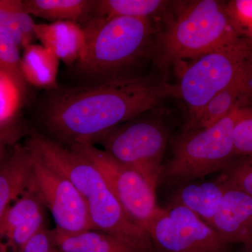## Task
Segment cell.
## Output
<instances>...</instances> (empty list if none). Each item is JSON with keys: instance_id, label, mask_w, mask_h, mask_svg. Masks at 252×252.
<instances>
[{"instance_id": "ba28073f", "label": "cell", "mask_w": 252, "mask_h": 252, "mask_svg": "<svg viewBox=\"0 0 252 252\" xmlns=\"http://www.w3.org/2000/svg\"><path fill=\"white\" fill-rule=\"evenodd\" d=\"M70 149L96 167L127 216L146 231L158 206L156 202V190L143 176L93 144H72Z\"/></svg>"}, {"instance_id": "9a60e30c", "label": "cell", "mask_w": 252, "mask_h": 252, "mask_svg": "<svg viewBox=\"0 0 252 252\" xmlns=\"http://www.w3.org/2000/svg\"><path fill=\"white\" fill-rule=\"evenodd\" d=\"M31 175V157L27 148L16 146L0 167V223L11 204L28 187Z\"/></svg>"}, {"instance_id": "4316f807", "label": "cell", "mask_w": 252, "mask_h": 252, "mask_svg": "<svg viewBox=\"0 0 252 252\" xmlns=\"http://www.w3.org/2000/svg\"><path fill=\"white\" fill-rule=\"evenodd\" d=\"M20 134V127L12 122L0 124V146H7L14 143L18 140Z\"/></svg>"}, {"instance_id": "8992f818", "label": "cell", "mask_w": 252, "mask_h": 252, "mask_svg": "<svg viewBox=\"0 0 252 252\" xmlns=\"http://www.w3.org/2000/svg\"><path fill=\"white\" fill-rule=\"evenodd\" d=\"M168 140L169 131L161 122L142 120L117 126L94 143L100 144L118 161L137 170L156 190Z\"/></svg>"}, {"instance_id": "ffe728a7", "label": "cell", "mask_w": 252, "mask_h": 252, "mask_svg": "<svg viewBox=\"0 0 252 252\" xmlns=\"http://www.w3.org/2000/svg\"><path fill=\"white\" fill-rule=\"evenodd\" d=\"M35 23L26 12L21 0H0V34L18 48L32 44Z\"/></svg>"}, {"instance_id": "4fadbf2b", "label": "cell", "mask_w": 252, "mask_h": 252, "mask_svg": "<svg viewBox=\"0 0 252 252\" xmlns=\"http://www.w3.org/2000/svg\"><path fill=\"white\" fill-rule=\"evenodd\" d=\"M34 32L42 45L51 49L66 64L78 62L85 51L86 34L78 23L67 21L50 24L35 23Z\"/></svg>"}, {"instance_id": "7402d4cb", "label": "cell", "mask_w": 252, "mask_h": 252, "mask_svg": "<svg viewBox=\"0 0 252 252\" xmlns=\"http://www.w3.org/2000/svg\"><path fill=\"white\" fill-rule=\"evenodd\" d=\"M0 76L9 79L22 92L25 79L21 67L19 48L0 34Z\"/></svg>"}, {"instance_id": "ac0fdd59", "label": "cell", "mask_w": 252, "mask_h": 252, "mask_svg": "<svg viewBox=\"0 0 252 252\" xmlns=\"http://www.w3.org/2000/svg\"><path fill=\"white\" fill-rule=\"evenodd\" d=\"M59 61L45 46L29 44L24 48L21 58L23 77L36 87L54 90L58 88Z\"/></svg>"}, {"instance_id": "83f0119b", "label": "cell", "mask_w": 252, "mask_h": 252, "mask_svg": "<svg viewBox=\"0 0 252 252\" xmlns=\"http://www.w3.org/2000/svg\"><path fill=\"white\" fill-rule=\"evenodd\" d=\"M6 146L1 145L0 146V167L1 164L4 162L5 159V151H6Z\"/></svg>"}, {"instance_id": "d4e9b609", "label": "cell", "mask_w": 252, "mask_h": 252, "mask_svg": "<svg viewBox=\"0 0 252 252\" xmlns=\"http://www.w3.org/2000/svg\"><path fill=\"white\" fill-rule=\"evenodd\" d=\"M21 94L12 81L0 76V124L12 122L19 105Z\"/></svg>"}, {"instance_id": "e0dca14e", "label": "cell", "mask_w": 252, "mask_h": 252, "mask_svg": "<svg viewBox=\"0 0 252 252\" xmlns=\"http://www.w3.org/2000/svg\"><path fill=\"white\" fill-rule=\"evenodd\" d=\"M95 0H25L30 16L54 22L72 21L80 25L91 19Z\"/></svg>"}, {"instance_id": "5bb4252c", "label": "cell", "mask_w": 252, "mask_h": 252, "mask_svg": "<svg viewBox=\"0 0 252 252\" xmlns=\"http://www.w3.org/2000/svg\"><path fill=\"white\" fill-rule=\"evenodd\" d=\"M225 189L217 179L193 181L179 185L170 203L187 207L209 225L220 207Z\"/></svg>"}, {"instance_id": "8fae6325", "label": "cell", "mask_w": 252, "mask_h": 252, "mask_svg": "<svg viewBox=\"0 0 252 252\" xmlns=\"http://www.w3.org/2000/svg\"><path fill=\"white\" fill-rule=\"evenodd\" d=\"M44 204L31 180L0 223V252H20L44 228Z\"/></svg>"}, {"instance_id": "cb8c5ba5", "label": "cell", "mask_w": 252, "mask_h": 252, "mask_svg": "<svg viewBox=\"0 0 252 252\" xmlns=\"http://www.w3.org/2000/svg\"><path fill=\"white\" fill-rule=\"evenodd\" d=\"M235 157L252 155V104L242 108L233 134Z\"/></svg>"}, {"instance_id": "2e32d148", "label": "cell", "mask_w": 252, "mask_h": 252, "mask_svg": "<svg viewBox=\"0 0 252 252\" xmlns=\"http://www.w3.org/2000/svg\"><path fill=\"white\" fill-rule=\"evenodd\" d=\"M177 3L164 0H95L90 20L107 21L117 17L153 19L166 14Z\"/></svg>"}, {"instance_id": "44dd1931", "label": "cell", "mask_w": 252, "mask_h": 252, "mask_svg": "<svg viewBox=\"0 0 252 252\" xmlns=\"http://www.w3.org/2000/svg\"><path fill=\"white\" fill-rule=\"evenodd\" d=\"M222 185L252 197V155L235 157L217 177Z\"/></svg>"}, {"instance_id": "5b68a950", "label": "cell", "mask_w": 252, "mask_h": 252, "mask_svg": "<svg viewBox=\"0 0 252 252\" xmlns=\"http://www.w3.org/2000/svg\"><path fill=\"white\" fill-rule=\"evenodd\" d=\"M252 76V48L240 37L193 60L177 84L188 107L183 131L188 130L207 104L236 81Z\"/></svg>"}, {"instance_id": "52a82bcc", "label": "cell", "mask_w": 252, "mask_h": 252, "mask_svg": "<svg viewBox=\"0 0 252 252\" xmlns=\"http://www.w3.org/2000/svg\"><path fill=\"white\" fill-rule=\"evenodd\" d=\"M146 232L154 252H232L231 245L187 207H158Z\"/></svg>"}, {"instance_id": "484cf974", "label": "cell", "mask_w": 252, "mask_h": 252, "mask_svg": "<svg viewBox=\"0 0 252 252\" xmlns=\"http://www.w3.org/2000/svg\"><path fill=\"white\" fill-rule=\"evenodd\" d=\"M20 252H60L55 246L51 231L42 228Z\"/></svg>"}, {"instance_id": "30bf717a", "label": "cell", "mask_w": 252, "mask_h": 252, "mask_svg": "<svg viewBox=\"0 0 252 252\" xmlns=\"http://www.w3.org/2000/svg\"><path fill=\"white\" fill-rule=\"evenodd\" d=\"M26 147L46 166L69 180L86 200L107 185L99 170L86 158L46 136L32 134Z\"/></svg>"}, {"instance_id": "6da1fadb", "label": "cell", "mask_w": 252, "mask_h": 252, "mask_svg": "<svg viewBox=\"0 0 252 252\" xmlns=\"http://www.w3.org/2000/svg\"><path fill=\"white\" fill-rule=\"evenodd\" d=\"M168 97H179L178 89L162 76H119L94 85L54 89L44 104L43 121L69 144H94Z\"/></svg>"}, {"instance_id": "f1b7e54d", "label": "cell", "mask_w": 252, "mask_h": 252, "mask_svg": "<svg viewBox=\"0 0 252 252\" xmlns=\"http://www.w3.org/2000/svg\"><path fill=\"white\" fill-rule=\"evenodd\" d=\"M247 252H252V250H250V251Z\"/></svg>"}, {"instance_id": "7a4b0ae2", "label": "cell", "mask_w": 252, "mask_h": 252, "mask_svg": "<svg viewBox=\"0 0 252 252\" xmlns=\"http://www.w3.org/2000/svg\"><path fill=\"white\" fill-rule=\"evenodd\" d=\"M175 15L160 32L157 65L165 69L182 60H195L238 39L227 2L218 0L178 1Z\"/></svg>"}, {"instance_id": "277c9868", "label": "cell", "mask_w": 252, "mask_h": 252, "mask_svg": "<svg viewBox=\"0 0 252 252\" xmlns=\"http://www.w3.org/2000/svg\"><path fill=\"white\" fill-rule=\"evenodd\" d=\"M243 107L233 109L210 127L182 132L173 142L171 157L162 165L158 185L179 186L226 167L235 158L233 129Z\"/></svg>"}, {"instance_id": "603a6c76", "label": "cell", "mask_w": 252, "mask_h": 252, "mask_svg": "<svg viewBox=\"0 0 252 252\" xmlns=\"http://www.w3.org/2000/svg\"><path fill=\"white\" fill-rule=\"evenodd\" d=\"M227 6L237 35L252 48V0H233Z\"/></svg>"}, {"instance_id": "d6986e66", "label": "cell", "mask_w": 252, "mask_h": 252, "mask_svg": "<svg viewBox=\"0 0 252 252\" xmlns=\"http://www.w3.org/2000/svg\"><path fill=\"white\" fill-rule=\"evenodd\" d=\"M51 234L60 252H135L114 237L98 230L69 234L55 228Z\"/></svg>"}, {"instance_id": "7c38bea8", "label": "cell", "mask_w": 252, "mask_h": 252, "mask_svg": "<svg viewBox=\"0 0 252 252\" xmlns=\"http://www.w3.org/2000/svg\"><path fill=\"white\" fill-rule=\"evenodd\" d=\"M209 225L228 243H243L245 250H250L252 247L251 195L225 187L220 207Z\"/></svg>"}, {"instance_id": "9c48e42d", "label": "cell", "mask_w": 252, "mask_h": 252, "mask_svg": "<svg viewBox=\"0 0 252 252\" xmlns=\"http://www.w3.org/2000/svg\"><path fill=\"white\" fill-rule=\"evenodd\" d=\"M28 151L32 181L44 206L52 214L56 229L69 234L94 230L87 203L80 192L69 180L46 166L36 154Z\"/></svg>"}, {"instance_id": "3957f363", "label": "cell", "mask_w": 252, "mask_h": 252, "mask_svg": "<svg viewBox=\"0 0 252 252\" xmlns=\"http://www.w3.org/2000/svg\"><path fill=\"white\" fill-rule=\"evenodd\" d=\"M152 20L117 17L88 21L82 27L86 45L77 62L79 70L108 79L154 54L159 32Z\"/></svg>"}]
</instances>
